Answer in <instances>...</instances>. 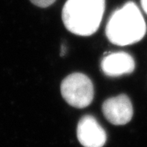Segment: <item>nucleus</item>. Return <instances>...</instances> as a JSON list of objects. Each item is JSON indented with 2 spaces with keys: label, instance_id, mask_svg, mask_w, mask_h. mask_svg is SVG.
Segmentation results:
<instances>
[{
  "label": "nucleus",
  "instance_id": "nucleus-1",
  "mask_svg": "<svg viewBox=\"0 0 147 147\" xmlns=\"http://www.w3.org/2000/svg\"><path fill=\"white\" fill-rule=\"evenodd\" d=\"M105 5V0H67L61 14L65 26L76 35H92L100 26Z\"/></svg>",
  "mask_w": 147,
  "mask_h": 147
},
{
  "label": "nucleus",
  "instance_id": "nucleus-2",
  "mask_svg": "<svg viewBox=\"0 0 147 147\" xmlns=\"http://www.w3.org/2000/svg\"><path fill=\"white\" fill-rule=\"evenodd\" d=\"M146 25L137 6L127 3L110 16L105 33L110 42L119 46H127L139 42L145 36Z\"/></svg>",
  "mask_w": 147,
  "mask_h": 147
},
{
  "label": "nucleus",
  "instance_id": "nucleus-3",
  "mask_svg": "<svg viewBox=\"0 0 147 147\" xmlns=\"http://www.w3.org/2000/svg\"><path fill=\"white\" fill-rule=\"evenodd\" d=\"M61 92L69 105L82 109L92 103L94 97V87L87 75L73 73L61 82Z\"/></svg>",
  "mask_w": 147,
  "mask_h": 147
},
{
  "label": "nucleus",
  "instance_id": "nucleus-4",
  "mask_svg": "<svg viewBox=\"0 0 147 147\" xmlns=\"http://www.w3.org/2000/svg\"><path fill=\"white\" fill-rule=\"evenodd\" d=\"M102 111L106 119L115 125H124L131 120L133 108L129 97L121 94L110 97L102 105Z\"/></svg>",
  "mask_w": 147,
  "mask_h": 147
},
{
  "label": "nucleus",
  "instance_id": "nucleus-5",
  "mask_svg": "<svg viewBox=\"0 0 147 147\" xmlns=\"http://www.w3.org/2000/svg\"><path fill=\"white\" fill-rule=\"evenodd\" d=\"M77 137L84 147H102L106 142V133L92 115H84L77 126Z\"/></svg>",
  "mask_w": 147,
  "mask_h": 147
},
{
  "label": "nucleus",
  "instance_id": "nucleus-6",
  "mask_svg": "<svg viewBox=\"0 0 147 147\" xmlns=\"http://www.w3.org/2000/svg\"><path fill=\"white\" fill-rule=\"evenodd\" d=\"M101 69L107 76L118 77L131 74L135 69V61L128 53H111L102 60Z\"/></svg>",
  "mask_w": 147,
  "mask_h": 147
},
{
  "label": "nucleus",
  "instance_id": "nucleus-7",
  "mask_svg": "<svg viewBox=\"0 0 147 147\" xmlns=\"http://www.w3.org/2000/svg\"><path fill=\"white\" fill-rule=\"evenodd\" d=\"M34 5L39 7H47L53 4L56 0H30Z\"/></svg>",
  "mask_w": 147,
  "mask_h": 147
},
{
  "label": "nucleus",
  "instance_id": "nucleus-8",
  "mask_svg": "<svg viewBox=\"0 0 147 147\" xmlns=\"http://www.w3.org/2000/svg\"><path fill=\"white\" fill-rule=\"evenodd\" d=\"M141 3L143 10L147 14V0H141Z\"/></svg>",
  "mask_w": 147,
  "mask_h": 147
},
{
  "label": "nucleus",
  "instance_id": "nucleus-9",
  "mask_svg": "<svg viewBox=\"0 0 147 147\" xmlns=\"http://www.w3.org/2000/svg\"><path fill=\"white\" fill-rule=\"evenodd\" d=\"M66 53V48H65V45H61V57H64L65 54Z\"/></svg>",
  "mask_w": 147,
  "mask_h": 147
}]
</instances>
